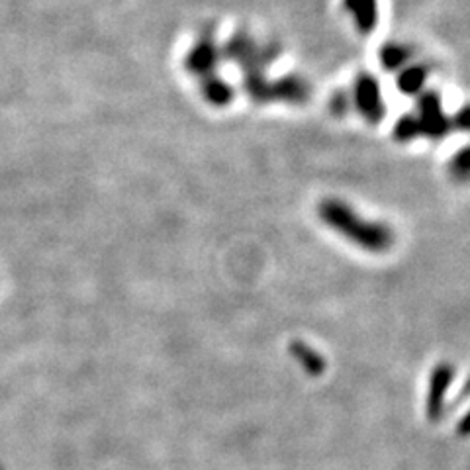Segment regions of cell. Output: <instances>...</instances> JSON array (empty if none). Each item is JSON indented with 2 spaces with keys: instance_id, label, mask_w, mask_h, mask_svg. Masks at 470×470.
I'll list each match as a JSON object with an SVG mask.
<instances>
[{
  "instance_id": "1",
  "label": "cell",
  "mask_w": 470,
  "mask_h": 470,
  "mask_svg": "<svg viewBox=\"0 0 470 470\" xmlns=\"http://www.w3.org/2000/svg\"><path fill=\"white\" fill-rule=\"evenodd\" d=\"M318 216L330 230L367 253L380 255V253L390 251L396 244V235L390 225L365 218L340 198L321 200Z\"/></svg>"
},
{
  "instance_id": "2",
  "label": "cell",
  "mask_w": 470,
  "mask_h": 470,
  "mask_svg": "<svg viewBox=\"0 0 470 470\" xmlns=\"http://www.w3.org/2000/svg\"><path fill=\"white\" fill-rule=\"evenodd\" d=\"M455 379V369L449 363H439L431 370L427 398H426V414L431 421H439L445 414V400Z\"/></svg>"
},
{
  "instance_id": "3",
  "label": "cell",
  "mask_w": 470,
  "mask_h": 470,
  "mask_svg": "<svg viewBox=\"0 0 470 470\" xmlns=\"http://www.w3.org/2000/svg\"><path fill=\"white\" fill-rule=\"evenodd\" d=\"M419 131L427 138L439 139L449 131V120L445 116L437 94H426L419 102Z\"/></svg>"
},
{
  "instance_id": "4",
  "label": "cell",
  "mask_w": 470,
  "mask_h": 470,
  "mask_svg": "<svg viewBox=\"0 0 470 470\" xmlns=\"http://www.w3.org/2000/svg\"><path fill=\"white\" fill-rule=\"evenodd\" d=\"M355 99H357L359 112L363 114L369 122H380L384 116V102H382L380 87L375 79L369 75L359 77L355 87Z\"/></svg>"
},
{
  "instance_id": "5",
  "label": "cell",
  "mask_w": 470,
  "mask_h": 470,
  "mask_svg": "<svg viewBox=\"0 0 470 470\" xmlns=\"http://www.w3.org/2000/svg\"><path fill=\"white\" fill-rule=\"evenodd\" d=\"M291 355L296 359V363L302 367L310 377H320L325 370V359L320 355V351L310 347L304 341H293L291 343Z\"/></svg>"
},
{
  "instance_id": "6",
  "label": "cell",
  "mask_w": 470,
  "mask_h": 470,
  "mask_svg": "<svg viewBox=\"0 0 470 470\" xmlns=\"http://www.w3.org/2000/svg\"><path fill=\"white\" fill-rule=\"evenodd\" d=\"M345 5L360 30L369 32L375 28V24L379 22L377 0H345Z\"/></svg>"
},
{
  "instance_id": "7",
  "label": "cell",
  "mask_w": 470,
  "mask_h": 470,
  "mask_svg": "<svg viewBox=\"0 0 470 470\" xmlns=\"http://www.w3.org/2000/svg\"><path fill=\"white\" fill-rule=\"evenodd\" d=\"M449 175L456 183H468L470 180V146L453 155L449 163Z\"/></svg>"
},
{
  "instance_id": "8",
  "label": "cell",
  "mask_w": 470,
  "mask_h": 470,
  "mask_svg": "<svg viewBox=\"0 0 470 470\" xmlns=\"http://www.w3.org/2000/svg\"><path fill=\"white\" fill-rule=\"evenodd\" d=\"M424 82H426V71L412 67L404 71L400 79H398V87H400V91L406 94H416L419 92L421 87H424Z\"/></svg>"
},
{
  "instance_id": "9",
  "label": "cell",
  "mask_w": 470,
  "mask_h": 470,
  "mask_svg": "<svg viewBox=\"0 0 470 470\" xmlns=\"http://www.w3.org/2000/svg\"><path fill=\"white\" fill-rule=\"evenodd\" d=\"M421 134L419 131V124H417V120L416 118H412V116H404L400 122L396 124V128H394V138L398 139V141H402V143H408V141H412L414 138H417Z\"/></svg>"
},
{
  "instance_id": "10",
  "label": "cell",
  "mask_w": 470,
  "mask_h": 470,
  "mask_svg": "<svg viewBox=\"0 0 470 470\" xmlns=\"http://www.w3.org/2000/svg\"><path fill=\"white\" fill-rule=\"evenodd\" d=\"M406 57H408V52L398 45H388L387 50L382 52V62L387 69H396L398 65H402Z\"/></svg>"
},
{
  "instance_id": "11",
  "label": "cell",
  "mask_w": 470,
  "mask_h": 470,
  "mask_svg": "<svg viewBox=\"0 0 470 470\" xmlns=\"http://www.w3.org/2000/svg\"><path fill=\"white\" fill-rule=\"evenodd\" d=\"M206 96H208V101L210 102H214V104H225L227 101H230V89L225 87L224 82H214L212 87L206 91Z\"/></svg>"
},
{
  "instance_id": "12",
  "label": "cell",
  "mask_w": 470,
  "mask_h": 470,
  "mask_svg": "<svg viewBox=\"0 0 470 470\" xmlns=\"http://www.w3.org/2000/svg\"><path fill=\"white\" fill-rule=\"evenodd\" d=\"M455 126L459 128V129H463V131H470V106H465L463 110L456 114Z\"/></svg>"
},
{
  "instance_id": "13",
  "label": "cell",
  "mask_w": 470,
  "mask_h": 470,
  "mask_svg": "<svg viewBox=\"0 0 470 470\" xmlns=\"http://www.w3.org/2000/svg\"><path fill=\"white\" fill-rule=\"evenodd\" d=\"M456 433H459L461 437H468L470 436V409L461 417L459 427H456Z\"/></svg>"
},
{
  "instance_id": "14",
  "label": "cell",
  "mask_w": 470,
  "mask_h": 470,
  "mask_svg": "<svg viewBox=\"0 0 470 470\" xmlns=\"http://www.w3.org/2000/svg\"><path fill=\"white\" fill-rule=\"evenodd\" d=\"M470 396V377L466 379V382L463 384V388H461V394H459V398H456V402H461V400H465V398H468Z\"/></svg>"
}]
</instances>
